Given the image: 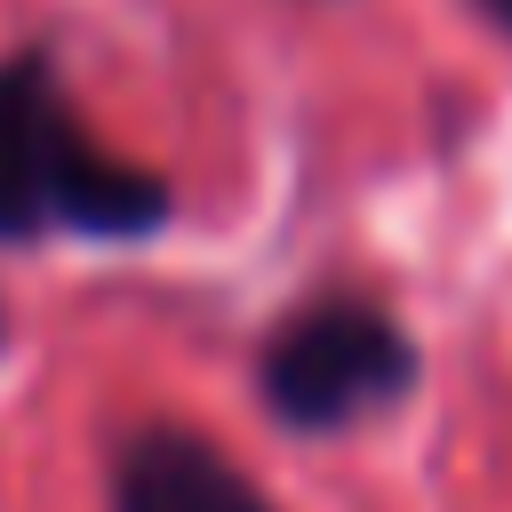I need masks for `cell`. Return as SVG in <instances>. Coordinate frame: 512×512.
<instances>
[{"instance_id":"obj_4","label":"cell","mask_w":512,"mask_h":512,"mask_svg":"<svg viewBox=\"0 0 512 512\" xmlns=\"http://www.w3.org/2000/svg\"><path fill=\"white\" fill-rule=\"evenodd\" d=\"M480 8H488V16H496V24L512 32V0H480Z\"/></svg>"},{"instance_id":"obj_5","label":"cell","mask_w":512,"mask_h":512,"mask_svg":"<svg viewBox=\"0 0 512 512\" xmlns=\"http://www.w3.org/2000/svg\"><path fill=\"white\" fill-rule=\"evenodd\" d=\"M0 336H8V312H0Z\"/></svg>"},{"instance_id":"obj_2","label":"cell","mask_w":512,"mask_h":512,"mask_svg":"<svg viewBox=\"0 0 512 512\" xmlns=\"http://www.w3.org/2000/svg\"><path fill=\"white\" fill-rule=\"evenodd\" d=\"M408 376H416L408 336L376 304H352V296L296 312L264 344V400L280 424H304V432H328V424H352V416L400 400Z\"/></svg>"},{"instance_id":"obj_3","label":"cell","mask_w":512,"mask_h":512,"mask_svg":"<svg viewBox=\"0 0 512 512\" xmlns=\"http://www.w3.org/2000/svg\"><path fill=\"white\" fill-rule=\"evenodd\" d=\"M120 512H272L200 432L152 424L120 456Z\"/></svg>"},{"instance_id":"obj_1","label":"cell","mask_w":512,"mask_h":512,"mask_svg":"<svg viewBox=\"0 0 512 512\" xmlns=\"http://www.w3.org/2000/svg\"><path fill=\"white\" fill-rule=\"evenodd\" d=\"M160 216H168V184L96 152L40 56L0 64V240H32L48 224L152 232Z\"/></svg>"}]
</instances>
